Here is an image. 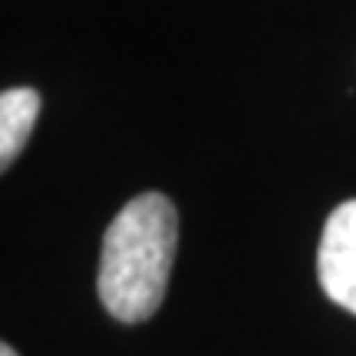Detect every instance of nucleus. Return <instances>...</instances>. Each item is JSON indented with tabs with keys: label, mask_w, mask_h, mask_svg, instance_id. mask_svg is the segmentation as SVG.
I'll use <instances>...</instances> for the list:
<instances>
[{
	"label": "nucleus",
	"mask_w": 356,
	"mask_h": 356,
	"mask_svg": "<svg viewBox=\"0 0 356 356\" xmlns=\"http://www.w3.org/2000/svg\"><path fill=\"white\" fill-rule=\"evenodd\" d=\"M0 356H17V350H10V346H7L3 340H0Z\"/></svg>",
	"instance_id": "4"
},
{
	"label": "nucleus",
	"mask_w": 356,
	"mask_h": 356,
	"mask_svg": "<svg viewBox=\"0 0 356 356\" xmlns=\"http://www.w3.org/2000/svg\"><path fill=\"white\" fill-rule=\"evenodd\" d=\"M40 115V92L37 89H3L0 92V175L17 162L24 152L30 132Z\"/></svg>",
	"instance_id": "3"
},
{
	"label": "nucleus",
	"mask_w": 356,
	"mask_h": 356,
	"mask_svg": "<svg viewBox=\"0 0 356 356\" xmlns=\"http://www.w3.org/2000/svg\"><path fill=\"white\" fill-rule=\"evenodd\" d=\"M320 287L333 304L356 314V198L333 208L317 251Z\"/></svg>",
	"instance_id": "2"
},
{
	"label": "nucleus",
	"mask_w": 356,
	"mask_h": 356,
	"mask_svg": "<svg viewBox=\"0 0 356 356\" xmlns=\"http://www.w3.org/2000/svg\"><path fill=\"white\" fill-rule=\"evenodd\" d=\"M178 244V211L159 191L136 195L106 228L99 300L122 323H142L162 307Z\"/></svg>",
	"instance_id": "1"
}]
</instances>
